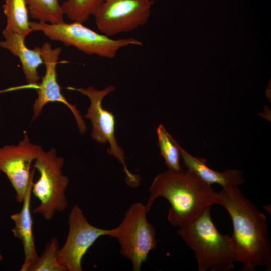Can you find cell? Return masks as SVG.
Returning <instances> with one entry per match:
<instances>
[{
    "mask_svg": "<svg viewBox=\"0 0 271 271\" xmlns=\"http://www.w3.org/2000/svg\"><path fill=\"white\" fill-rule=\"evenodd\" d=\"M5 40L0 41V47L8 50L18 57L27 83L36 87L40 78L37 69L44 64L40 47L30 49L25 44V40L19 35L10 32L3 31Z\"/></svg>",
    "mask_w": 271,
    "mask_h": 271,
    "instance_id": "4fadbf2b",
    "label": "cell"
},
{
    "mask_svg": "<svg viewBox=\"0 0 271 271\" xmlns=\"http://www.w3.org/2000/svg\"><path fill=\"white\" fill-rule=\"evenodd\" d=\"M42 147L31 143L27 134L17 145L0 148V171L4 173L16 192L17 202L22 203L27 188L33 180L35 168L31 166Z\"/></svg>",
    "mask_w": 271,
    "mask_h": 271,
    "instance_id": "30bf717a",
    "label": "cell"
},
{
    "mask_svg": "<svg viewBox=\"0 0 271 271\" xmlns=\"http://www.w3.org/2000/svg\"><path fill=\"white\" fill-rule=\"evenodd\" d=\"M30 25L33 31L42 32L51 40L74 47L86 54L106 58H114L122 48L143 45L134 38H111L78 22L51 24L32 21L30 22Z\"/></svg>",
    "mask_w": 271,
    "mask_h": 271,
    "instance_id": "277c9868",
    "label": "cell"
},
{
    "mask_svg": "<svg viewBox=\"0 0 271 271\" xmlns=\"http://www.w3.org/2000/svg\"><path fill=\"white\" fill-rule=\"evenodd\" d=\"M64 159L57 155L55 148L48 151L42 148L35 160L34 168L40 173L39 179L33 182L32 193L40 201L33 212L51 220L57 212L64 211L68 206L66 196L69 180L63 175Z\"/></svg>",
    "mask_w": 271,
    "mask_h": 271,
    "instance_id": "5b68a950",
    "label": "cell"
},
{
    "mask_svg": "<svg viewBox=\"0 0 271 271\" xmlns=\"http://www.w3.org/2000/svg\"><path fill=\"white\" fill-rule=\"evenodd\" d=\"M147 212L146 205L135 203L127 209L121 223L112 228L111 237L118 240L121 254L131 261L134 271L140 270L157 244L155 229L147 219Z\"/></svg>",
    "mask_w": 271,
    "mask_h": 271,
    "instance_id": "8992f818",
    "label": "cell"
},
{
    "mask_svg": "<svg viewBox=\"0 0 271 271\" xmlns=\"http://www.w3.org/2000/svg\"><path fill=\"white\" fill-rule=\"evenodd\" d=\"M61 48H53L50 43L45 42L40 47V52L44 64L45 73L42 81L36 86L37 98L33 106L32 120L39 116L44 106L49 102H58L67 106L73 114L79 131L84 134L87 128L84 120L76 105L70 104L61 92L60 86L57 80L56 66L58 62Z\"/></svg>",
    "mask_w": 271,
    "mask_h": 271,
    "instance_id": "8fae6325",
    "label": "cell"
},
{
    "mask_svg": "<svg viewBox=\"0 0 271 271\" xmlns=\"http://www.w3.org/2000/svg\"><path fill=\"white\" fill-rule=\"evenodd\" d=\"M180 156L187 169L193 171L202 180L212 185L218 184L222 188L237 186L245 180L242 172L236 169H227L223 172L215 171L209 167L204 158L194 157L184 150L177 142Z\"/></svg>",
    "mask_w": 271,
    "mask_h": 271,
    "instance_id": "5bb4252c",
    "label": "cell"
},
{
    "mask_svg": "<svg viewBox=\"0 0 271 271\" xmlns=\"http://www.w3.org/2000/svg\"><path fill=\"white\" fill-rule=\"evenodd\" d=\"M2 260V256L0 253V262H1Z\"/></svg>",
    "mask_w": 271,
    "mask_h": 271,
    "instance_id": "ffe728a7",
    "label": "cell"
},
{
    "mask_svg": "<svg viewBox=\"0 0 271 271\" xmlns=\"http://www.w3.org/2000/svg\"><path fill=\"white\" fill-rule=\"evenodd\" d=\"M68 89L78 91L89 98L90 105L84 117L91 122L92 138L100 143L109 142L110 147L107 149V152L116 158L123 165L126 183L133 188L138 186L140 178L138 175L131 173L128 170L125 162L124 151L118 146L115 136V116L102 106L104 97L114 91L115 87L110 85L101 90H97L92 86L86 88L69 87Z\"/></svg>",
    "mask_w": 271,
    "mask_h": 271,
    "instance_id": "52a82bcc",
    "label": "cell"
},
{
    "mask_svg": "<svg viewBox=\"0 0 271 271\" xmlns=\"http://www.w3.org/2000/svg\"><path fill=\"white\" fill-rule=\"evenodd\" d=\"M33 180L30 183L26 190L21 210L12 214L11 219L14 223L12 232L14 237L21 241L23 246L25 258L21 271H30L39 256L37 255L33 233V220L30 210L31 198Z\"/></svg>",
    "mask_w": 271,
    "mask_h": 271,
    "instance_id": "7c38bea8",
    "label": "cell"
},
{
    "mask_svg": "<svg viewBox=\"0 0 271 271\" xmlns=\"http://www.w3.org/2000/svg\"><path fill=\"white\" fill-rule=\"evenodd\" d=\"M68 225L67 238L59 249L58 261L67 271H81L82 258L88 249L100 237H111L112 229H104L91 225L77 204L71 209Z\"/></svg>",
    "mask_w": 271,
    "mask_h": 271,
    "instance_id": "9c48e42d",
    "label": "cell"
},
{
    "mask_svg": "<svg viewBox=\"0 0 271 271\" xmlns=\"http://www.w3.org/2000/svg\"><path fill=\"white\" fill-rule=\"evenodd\" d=\"M7 18L4 31L15 33L23 39L32 31L28 20V8L25 0H6L3 6Z\"/></svg>",
    "mask_w": 271,
    "mask_h": 271,
    "instance_id": "9a60e30c",
    "label": "cell"
},
{
    "mask_svg": "<svg viewBox=\"0 0 271 271\" xmlns=\"http://www.w3.org/2000/svg\"><path fill=\"white\" fill-rule=\"evenodd\" d=\"M59 241L53 237L46 243L45 249L30 271H67L58 261Z\"/></svg>",
    "mask_w": 271,
    "mask_h": 271,
    "instance_id": "d6986e66",
    "label": "cell"
},
{
    "mask_svg": "<svg viewBox=\"0 0 271 271\" xmlns=\"http://www.w3.org/2000/svg\"><path fill=\"white\" fill-rule=\"evenodd\" d=\"M157 133L160 153L168 169L175 172L183 171L180 165V153L176 141L161 124L158 127Z\"/></svg>",
    "mask_w": 271,
    "mask_h": 271,
    "instance_id": "e0dca14e",
    "label": "cell"
},
{
    "mask_svg": "<svg viewBox=\"0 0 271 271\" xmlns=\"http://www.w3.org/2000/svg\"><path fill=\"white\" fill-rule=\"evenodd\" d=\"M31 16L40 22L51 24L65 22L59 0H25Z\"/></svg>",
    "mask_w": 271,
    "mask_h": 271,
    "instance_id": "2e32d148",
    "label": "cell"
},
{
    "mask_svg": "<svg viewBox=\"0 0 271 271\" xmlns=\"http://www.w3.org/2000/svg\"><path fill=\"white\" fill-rule=\"evenodd\" d=\"M213 199L214 204L222 206L231 218L234 260L242 264L240 270L255 271L259 266L270 270L271 244L265 215L237 186L215 192Z\"/></svg>",
    "mask_w": 271,
    "mask_h": 271,
    "instance_id": "6da1fadb",
    "label": "cell"
},
{
    "mask_svg": "<svg viewBox=\"0 0 271 271\" xmlns=\"http://www.w3.org/2000/svg\"><path fill=\"white\" fill-rule=\"evenodd\" d=\"M146 205L148 212L154 200L165 198L170 204L167 219L174 226L180 227L195 220L206 208L214 204L215 191L193 171L175 172L169 170L157 175L149 188Z\"/></svg>",
    "mask_w": 271,
    "mask_h": 271,
    "instance_id": "7a4b0ae2",
    "label": "cell"
},
{
    "mask_svg": "<svg viewBox=\"0 0 271 271\" xmlns=\"http://www.w3.org/2000/svg\"><path fill=\"white\" fill-rule=\"evenodd\" d=\"M211 209L208 207L193 221L179 227L177 233L194 252L198 271H230L235 267L232 239L215 227Z\"/></svg>",
    "mask_w": 271,
    "mask_h": 271,
    "instance_id": "3957f363",
    "label": "cell"
},
{
    "mask_svg": "<svg viewBox=\"0 0 271 271\" xmlns=\"http://www.w3.org/2000/svg\"><path fill=\"white\" fill-rule=\"evenodd\" d=\"M153 0H103L94 15L97 29L109 37L129 32L146 24Z\"/></svg>",
    "mask_w": 271,
    "mask_h": 271,
    "instance_id": "ba28073f",
    "label": "cell"
},
{
    "mask_svg": "<svg viewBox=\"0 0 271 271\" xmlns=\"http://www.w3.org/2000/svg\"><path fill=\"white\" fill-rule=\"evenodd\" d=\"M103 0H65L61 5L64 14L73 22L84 23L94 16Z\"/></svg>",
    "mask_w": 271,
    "mask_h": 271,
    "instance_id": "ac0fdd59",
    "label": "cell"
}]
</instances>
